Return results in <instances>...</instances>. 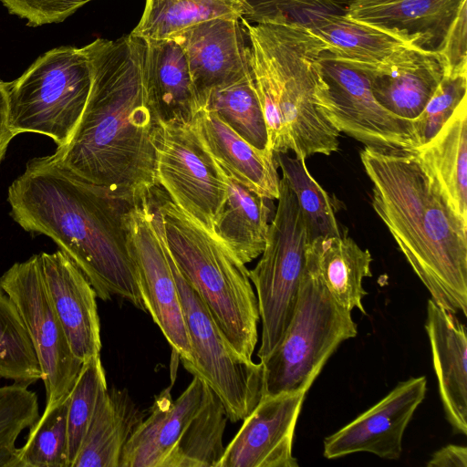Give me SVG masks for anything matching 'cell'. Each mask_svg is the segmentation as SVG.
I'll return each instance as SVG.
<instances>
[{
	"label": "cell",
	"instance_id": "5",
	"mask_svg": "<svg viewBox=\"0 0 467 467\" xmlns=\"http://www.w3.org/2000/svg\"><path fill=\"white\" fill-rule=\"evenodd\" d=\"M155 197L178 268L235 350L252 359L260 315L245 264L168 196Z\"/></svg>",
	"mask_w": 467,
	"mask_h": 467
},
{
	"label": "cell",
	"instance_id": "7",
	"mask_svg": "<svg viewBox=\"0 0 467 467\" xmlns=\"http://www.w3.org/2000/svg\"><path fill=\"white\" fill-rule=\"evenodd\" d=\"M91 85L82 47L61 46L38 57L6 82L8 122L16 136L32 132L67 146L82 116Z\"/></svg>",
	"mask_w": 467,
	"mask_h": 467
},
{
	"label": "cell",
	"instance_id": "28",
	"mask_svg": "<svg viewBox=\"0 0 467 467\" xmlns=\"http://www.w3.org/2000/svg\"><path fill=\"white\" fill-rule=\"evenodd\" d=\"M456 212L467 220V101L464 98L439 132L416 149Z\"/></svg>",
	"mask_w": 467,
	"mask_h": 467
},
{
	"label": "cell",
	"instance_id": "20",
	"mask_svg": "<svg viewBox=\"0 0 467 467\" xmlns=\"http://www.w3.org/2000/svg\"><path fill=\"white\" fill-rule=\"evenodd\" d=\"M467 0H351L347 14L424 51L438 53Z\"/></svg>",
	"mask_w": 467,
	"mask_h": 467
},
{
	"label": "cell",
	"instance_id": "32",
	"mask_svg": "<svg viewBox=\"0 0 467 467\" xmlns=\"http://www.w3.org/2000/svg\"><path fill=\"white\" fill-rule=\"evenodd\" d=\"M203 109L215 112L238 135L255 148L270 150L266 125L252 71L240 80L214 90Z\"/></svg>",
	"mask_w": 467,
	"mask_h": 467
},
{
	"label": "cell",
	"instance_id": "36",
	"mask_svg": "<svg viewBox=\"0 0 467 467\" xmlns=\"http://www.w3.org/2000/svg\"><path fill=\"white\" fill-rule=\"evenodd\" d=\"M107 388L106 373L100 355L84 362L78 379L69 393L67 409L69 467H72L79 451L99 394Z\"/></svg>",
	"mask_w": 467,
	"mask_h": 467
},
{
	"label": "cell",
	"instance_id": "29",
	"mask_svg": "<svg viewBox=\"0 0 467 467\" xmlns=\"http://www.w3.org/2000/svg\"><path fill=\"white\" fill-rule=\"evenodd\" d=\"M246 0H145L131 35L143 40L173 39L187 28L215 18H240Z\"/></svg>",
	"mask_w": 467,
	"mask_h": 467
},
{
	"label": "cell",
	"instance_id": "2",
	"mask_svg": "<svg viewBox=\"0 0 467 467\" xmlns=\"http://www.w3.org/2000/svg\"><path fill=\"white\" fill-rule=\"evenodd\" d=\"M10 216L51 238L81 270L97 296H119L146 311L123 223L130 203L79 178L53 153L29 160L7 191Z\"/></svg>",
	"mask_w": 467,
	"mask_h": 467
},
{
	"label": "cell",
	"instance_id": "1",
	"mask_svg": "<svg viewBox=\"0 0 467 467\" xmlns=\"http://www.w3.org/2000/svg\"><path fill=\"white\" fill-rule=\"evenodd\" d=\"M91 85L69 141L54 154L70 171L113 199L134 204L152 195L159 119L143 72L144 40L131 34L83 47Z\"/></svg>",
	"mask_w": 467,
	"mask_h": 467
},
{
	"label": "cell",
	"instance_id": "21",
	"mask_svg": "<svg viewBox=\"0 0 467 467\" xmlns=\"http://www.w3.org/2000/svg\"><path fill=\"white\" fill-rule=\"evenodd\" d=\"M192 126L203 150L224 174L262 197L278 199L280 178L272 150L255 148L208 109L199 110Z\"/></svg>",
	"mask_w": 467,
	"mask_h": 467
},
{
	"label": "cell",
	"instance_id": "41",
	"mask_svg": "<svg viewBox=\"0 0 467 467\" xmlns=\"http://www.w3.org/2000/svg\"><path fill=\"white\" fill-rule=\"evenodd\" d=\"M428 467H467V448L449 444L436 451L427 462Z\"/></svg>",
	"mask_w": 467,
	"mask_h": 467
},
{
	"label": "cell",
	"instance_id": "33",
	"mask_svg": "<svg viewBox=\"0 0 467 467\" xmlns=\"http://www.w3.org/2000/svg\"><path fill=\"white\" fill-rule=\"evenodd\" d=\"M0 377L31 385L42 373L17 308L0 280Z\"/></svg>",
	"mask_w": 467,
	"mask_h": 467
},
{
	"label": "cell",
	"instance_id": "30",
	"mask_svg": "<svg viewBox=\"0 0 467 467\" xmlns=\"http://www.w3.org/2000/svg\"><path fill=\"white\" fill-rule=\"evenodd\" d=\"M226 410L210 389L206 400L192 419L163 467H217L224 451Z\"/></svg>",
	"mask_w": 467,
	"mask_h": 467
},
{
	"label": "cell",
	"instance_id": "40",
	"mask_svg": "<svg viewBox=\"0 0 467 467\" xmlns=\"http://www.w3.org/2000/svg\"><path fill=\"white\" fill-rule=\"evenodd\" d=\"M437 54L444 74L467 73V2L451 23Z\"/></svg>",
	"mask_w": 467,
	"mask_h": 467
},
{
	"label": "cell",
	"instance_id": "24",
	"mask_svg": "<svg viewBox=\"0 0 467 467\" xmlns=\"http://www.w3.org/2000/svg\"><path fill=\"white\" fill-rule=\"evenodd\" d=\"M372 256L350 237L341 234L307 243L305 265L322 281L343 306L366 315L362 299L367 295L362 281L372 275Z\"/></svg>",
	"mask_w": 467,
	"mask_h": 467
},
{
	"label": "cell",
	"instance_id": "23",
	"mask_svg": "<svg viewBox=\"0 0 467 467\" xmlns=\"http://www.w3.org/2000/svg\"><path fill=\"white\" fill-rule=\"evenodd\" d=\"M143 72L159 122H191L200 108L180 44L173 39L144 40Z\"/></svg>",
	"mask_w": 467,
	"mask_h": 467
},
{
	"label": "cell",
	"instance_id": "19",
	"mask_svg": "<svg viewBox=\"0 0 467 467\" xmlns=\"http://www.w3.org/2000/svg\"><path fill=\"white\" fill-rule=\"evenodd\" d=\"M336 60L367 76L387 73L419 48L347 14H319L305 26Z\"/></svg>",
	"mask_w": 467,
	"mask_h": 467
},
{
	"label": "cell",
	"instance_id": "27",
	"mask_svg": "<svg viewBox=\"0 0 467 467\" xmlns=\"http://www.w3.org/2000/svg\"><path fill=\"white\" fill-rule=\"evenodd\" d=\"M221 172L227 198L215 226V234L246 265L265 249L268 227L275 214L273 200L249 191L222 170Z\"/></svg>",
	"mask_w": 467,
	"mask_h": 467
},
{
	"label": "cell",
	"instance_id": "22",
	"mask_svg": "<svg viewBox=\"0 0 467 467\" xmlns=\"http://www.w3.org/2000/svg\"><path fill=\"white\" fill-rule=\"evenodd\" d=\"M445 416L453 431L467 434V335L456 314L427 303L425 321Z\"/></svg>",
	"mask_w": 467,
	"mask_h": 467
},
{
	"label": "cell",
	"instance_id": "43",
	"mask_svg": "<svg viewBox=\"0 0 467 467\" xmlns=\"http://www.w3.org/2000/svg\"><path fill=\"white\" fill-rule=\"evenodd\" d=\"M5 83V81H3L1 78H0V85H3Z\"/></svg>",
	"mask_w": 467,
	"mask_h": 467
},
{
	"label": "cell",
	"instance_id": "13",
	"mask_svg": "<svg viewBox=\"0 0 467 467\" xmlns=\"http://www.w3.org/2000/svg\"><path fill=\"white\" fill-rule=\"evenodd\" d=\"M155 178L168 197L211 234L227 198L217 164L191 122H160L155 135Z\"/></svg>",
	"mask_w": 467,
	"mask_h": 467
},
{
	"label": "cell",
	"instance_id": "11",
	"mask_svg": "<svg viewBox=\"0 0 467 467\" xmlns=\"http://www.w3.org/2000/svg\"><path fill=\"white\" fill-rule=\"evenodd\" d=\"M153 193L129 205L123 223L146 311L169 342L173 354L184 362L191 358L190 341Z\"/></svg>",
	"mask_w": 467,
	"mask_h": 467
},
{
	"label": "cell",
	"instance_id": "6",
	"mask_svg": "<svg viewBox=\"0 0 467 467\" xmlns=\"http://www.w3.org/2000/svg\"><path fill=\"white\" fill-rule=\"evenodd\" d=\"M358 326L319 277L305 265L292 319L283 337L265 358L263 396L306 391L324 365Z\"/></svg>",
	"mask_w": 467,
	"mask_h": 467
},
{
	"label": "cell",
	"instance_id": "16",
	"mask_svg": "<svg viewBox=\"0 0 467 467\" xmlns=\"http://www.w3.org/2000/svg\"><path fill=\"white\" fill-rule=\"evenodd\" d=\"M306 391L263 396L217 467H297L292 445Z\"/></svg>",
	"mask_w": 467,
	"mask_h": 467
},
{
	"label": "cell",
	"instance_id": "37",
	"mask_svg": "<svg viewBox=\"0 0 467 467\" xmlns=\"http://www.w3.org/2000/svg\"><path fill=\"white\" fill-rule=\"evenodd\" d=\"M351 0H246L241 17L250 23L284 20L306 26L316 15L345 14Z\"/></svg>",
	"mask_w": 467,
	"mask_h": 467
},
{
	"label": "cell",
	"instance_id": "17",
	"mask_svg": "<svg viewBox=\"0 0 467 467\" xmlns=\"http://www.w3.org/2000/svg\"><path fill=\"white\" fill-rule=\"evenodd\" d=\"M39 254L50 302L73 355L83 363L100 355L98 296L93 286L61 250Z\"/></svg>",
	"mask_w": 467,
	"mask_h": 467
},
{
	"label": "cell",
	"instance_id": "26",
	"mask_svg": "<svg viewBox=\"0 0 467 467\" xmlns=\"http://www.w3.org/2000/svg\"><path fill=\"white\" fill-rule=\"evenodd\" d=\"M444 74L437 53L418 49L387 73L367 76L372 94L384 109L414 121L422 112Z\"/></svg>",
	"mask_w": 467,
	"mask_h": 467
},
{
	"label": "cell",
	"instance_id": "4",
	"mask_svg": "<svg viewBox=\"0 0 467 467\" xmlns=\"http://www.w3.org/2000/svg\"><path fill=\"white\" fill-rule=\"evenodd\" d=\"M250 45V65L263 110L268 147L305 159L330 155L340 133L315 104L324 43L306 26L284 20L250 23L240 17Z\"/></svg>",
	"mask_w": 467,
	"mask_h": 467
},
{
	"label": "cell",
	"instance_id": "42",
	"mask_svg": "<svg viewBox=\"0 0 467 467\" xmlns=\"http://www.w3.org/2000/svg\"><path fill=\"white\" fill-rule=\"evenodd\" d=\"M5 85L6 82L0 85V163L6 154L11 140L16 137L8 122V105Z\"/></svg>",
	"mask_w": 467,
	"mask_h": 467
},
{
	"label": "cell",
	"instance_id": "3",
	"mask_svg": "<svg viewBox=\"0 0 467 467\" xmlns=\"http://www.w3.org/2000/svg\"><path fill=\"white\" fill-rule=\"evenodd\" d=\"M372 206L438 306L467 316V220L416 149L366 147Z\"/></svg>",
	"mask_w": 467,
	"mask_h": 467
},
{
	"label": "cell",
	"instance_id": "15",
	"mask_svg": "<svg viewBox=\"0 0 467 467\" xmlns=\"http://www.w3.org/2000/svg\"><path fill=\"white\" fill-rule=\"evenodd\" d=\"M173 40L182 47L200 110L210 95L249 73L250 45L240 18H215L196 24Z\"/></svg>",
	"mask_w": 467,
	"mask_h": 467
},
{
	"label": "cell",
	"instance_id": "25",
	"mask_svg": "<svg viewBox=\"0 0 467 467\" xmlns=\"http://www.w3.org/2000/svg\"><path fill=\"white\" fill-rule=\"evenodd\" d=\"M143 417L126 389H103L72 467H119L122 450Z\"/></svg>",
	"mask_w": 467,
	"mask_h": 467
},
{
	"label": "cell",
	"instance_id": "14",
	"mask_svg": "<svg viewBox=\"0 0 467 467\" xmlns=\"http://www.w3.org/2000/svg\"><path fill=\"white\" fill-rule=\"evenodd\" d=\"M424 376L400 382L378 403L324 441V456L343 457L369 452L397 460L402 452V438L415 410L425 398Z\"/></svg>",
	"mask_w": 467,
	"mask_h": 467
},
{
	"label": "cell",
	"instance_id": "10",
	"mask_svg": "<svg viewBox=\"0 0 467 467\" xmlns=\"http://www.w3.org/2000/svg\"><path fill=\"white\" fill-rule=\"evenodd\" d=\"M321 71L315 104L339 133L375 149L418 147L413 121L380 106L366 74L336 60L327 49L321 57Z\"/></svg>",
	"mask_w": 467,
	"mask_h": 467
},
{
	"label": "cell",
	"instance_id": "34",
	"mask_svg": "<svg viewBox=\"0 0 467 467\" xmlns=\"http://www.w3.org/2000/svg\"><path fill=\"white\" fill-rule=\"evenodd\" d=\"M69 395L30 428L26 442L19 448L18 467H69L67 409Z\"/></svg>",
	"mask_w": 467,
	"mask_h": 467
},
{
	"label": "cell",
	"instance_id": "31",
	"mask_svg": "<svg viewBox=\"0 0 467 467\" xmlns=\"http://www.w3.org/2000/svg\"><path fill=\"white\" fill-rule=\"evenodd\" d=\"M282 177L294 192L305 218L308 242L318 238L340 236L336 207L328 193L312 177L303 157L274 153Z\"/></svg>",
	"mask_w": 467,
	"mask_h": 467
},
{
	"label": "cell",
	"instance_id": "12",
	"mask_svg": "<svg viewBox=\"0 0 467 467\" xmlns=\"http://www.w3.org/2000/svg\"><path fill=\"white\" fill-rule=\"evenodd\" d=\"M0 280L34 347L46 390L45 410L49 409L69 395L84 363L73 355L52 306L39 254L14 264Z\"/></svg>",
	"mask_w": 467,
	"mask_h": 467
},
{
	"label": "cell",
	"instance_id": "18",
	"mask_svg": "<svg viewBox=\"0 0 467 467\" xmlns=\"http://www.w3.org/2000/svg\"><path fill=\"white\" fill-rule=\"evenodd\" d=\"M171 386L155 397L128 439L119 467H163L185 428L204 404L210 387L199 377L173 400Z\"/></svg>",
	"mask_w": 467,
	"mask_h": 467
},
{
	"label": "cell",
	"instance_id": "39",
	"mask_svg": "<svg viewBox=\"0 0 467 467\" xmlns=\"http://www.w3.org/2000/svg\"><path fill=\"white\" fill-rule=\"evenodd\" d=\"M93 0H0L9 14L26 20L27 26L61 23Z\"/></svg>",
	"mask_w": 467,
	"mask_h": 467
},
{
	"label": "cell",
	"instance_id": "8",
	"mask_svg": "<svg viewBox=\"0 0 467 467\" xmlns=\"http://www.w3.org/2000/svg\"><path fill=\"white\" fill-rule=\"evenodd\" d=\"M308 233L296 197L282 177L277 207L270 222L265 246L249 277L256 290L262 360L283 337L294 315L305 271Z\"/></svg>",
	"mask_w": 467,
	"mask_h": 467
},
{
	"label": "cell",
	"instance_id": "9",
	"mask_svg": "<svg viewBox=\"0 0 467 467\" xmlns=\"http://www.w3.org/2000/svg\"><path fill=\"white\" fill-rule=\"evenodd\" d=\"M161 227L191 347V358L182 363L188 372L202 379L215 393L229 420L233 422L243 420L263 397L262 364L243 357L232 346L178 268L164 239L162 220Z\"/></svg>",
	"mask_w": 467,
	"mask_h": 467
},
{
	"label": "cell",
	"instance_id": "35",
	"mask_svg": "<svg viewBox=\"0 0 467 467\" xmlns=\"http://www.w3.org/2000/svg\"><path fill=\"white\" fill-rule=\"evenodd\" d=\"M38 418L37 395L28 385L14 382L0 387V467H18L16 441Z\"/></svg>",
	"mask_w": 467,
	"mask_h": 467
},
{
	"label": "cell",
	"instance_id": "38",
	"mask_svg": "<svg viewBox=\"0 0 467 467\" xmlns=\"http://www.w3.org/2000/svg\"><path fill=\"white\" fill-rule=\"evenodd\" d=\"M466 91L467 73L443 74L424 109L413 121L418 147L429 142L439 132L466 98Z\"/></svg>",
	"mask_w": 467,
	"mask_h": 467
}]
</instances>
